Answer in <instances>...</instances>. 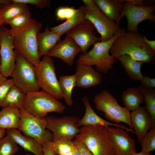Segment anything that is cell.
<instances>
[{"instance_id": "6da1fadb", "label": "cell", "mask_w": 155, "mask_h": 155, "mask_svg": "<svg viewBox=\"0 0 155 155\" xmlns=\"http://www.w3.org/2000/svg\"><path fill=\"white\" fill-rule=\"evenodd\" d=\"M142 36L138 32L126 31L115 40L109 52L115 59L126 55L136 61L152 63L155 60V52L143 41Z\"/></svg>"}, {"instance_id": "7a4b0ae2", "label": "cell", "mask_w": 155, "mask_h": 155, "mask_svg": "<svg viewBox=\"0 0 155 155\" xmlns=\"http://www.w3.org/2000/svg\"><path fill=\"white\" fill-rule=\"evenodd\" d=\"M42 28L41 23L33 19L28 25L19 30L10 29L13 44L16 52L24 57L36 69L40 61L37 37Z\"/></svg>"}, {"instance_id": "3957f363", "label": "cell", "mask_w": 155, "mask_h": 155, "mask_svg": "<svg viewBox=\"0 0 155 155\" xmlns=\"http://www.w3.org/2000/svg\"><path fill=\"white\" fill-rule=\"evenodd\" d=\"M126 31L124 28L110 39L105 41H100L95 43L92 49L79 56L77 63L96 66V71L99 73H107L113 68V65L115 59L109 54V50L115 40L118 36Z\"/></svg>"}, {"instance_id": "277c9868", "label": "cell", "mask_w": 155, "mask_h": 155, "mask_svg": "<svg viewBox=\"0 0 155 155\" xmlns=\"http://www.w3.org/2000/svg\"><path fill=\"white\" fill-rule=\"evenodd\" d=\"M75 138L84 144L93 155H114L107 127L82 126Z\"/></svg>"}, {"instance_id": "5b68a950", "label": "cell", "mask_w": 155, "mask_h": 155, "mask_svg": "<svg viewBox=\"0 0 155 155\" xmlns=\"http://www.w3.org/2000/svg\"><path fill=\"white\" fill-rule=\"evenodd\" d=\"M24 107L28 112L40 119L46 117L49 113H63L66 109L62 102L42 90L26 94Z\"/></svg>"}, {"instance_id": "8992f818", "label": "cell", "mask_w": 155, "mask_h": 155, "mask_svg": "<svg viewBox=\"0 0 155 155\" xmlns=\"http://www.w3.org/2000/svg\"><path fill=\"white\" fill-rule=\"evenodd\" d=\"M93 101L96 109L103 112L108 120L117 124L123 122L130 128H133L131 119V112L125 107L121 106L117 99L108 91L103 90L96 94Z\"/></svg>"}, {"instance_id": "52a82bcc", "label": "cell", "mask_w": 155, "mask_h": 155, "mask_svg": "<svg viewBox=\"0 0 155 155\" xmlns=\"http://www.w3.org/2000/svg\"><path fill=\"white\" fill-rule=\"evenodd\" d=\"M81 6L85 18L93 25L100 35V41H106L113 38L121 28L119 25L109 20L92 0H82Z\"/></svg>"}, {"instance_id": "ba28073f", "label": "cell", "mask_w": 155, "mask_h": 155, "mask_svg": "<svg viewBox=\"0 0 155 155\" xmlns=\"http://www.w3.org/2000/svg\"><path fill=\"white\" fill-rule=\"evenodd\" d=\"M11 76L14 85L26 94L39 90L35 67L24 57L17 53L15 66Z\"/></svg>"}, {"instance_id": "9c48e42d", "label": "cell", "mask_w": 155, "mask_h": 155, "mask_svg": "<svg viewBox=\"0 0 155 155\" xmlns=\"http://www.w3.org/2000/svg\"><path fill=\"white\" fill-rule=\"evenodd\" d=\"M20 125L18 130L25 136L32 138L42 145L51 142L53 139L52 133L46 129V117L38 118L27 111L24 108L20 109Z\"/></svg>"}, {"instance_id": "30bf717a", "label": "cell", "mask_w": 155, "mask_h": 155, "mask_svg": "<svg viewBox=\"0 0 155 155\" xmlns=\"http://www.w3.org/2000/svg\"><path fill=\"white\" fill-rule=\"evenodd\" d=\"M36 70L38 84L42 90L58 100L63 98L55 72L54 61L51 57L43 56Z\"/></svg>"}, {"instance_id": "8fae6325", "label": "cell", "mask_w": 155, "mask_h": 155, "mask_svg": "<svg viewBox=\"0 0 155 155\" xmlns=\"http://www.w3.org/2000/svg\"><path fill=\"white\" fill-rule=\"evenodd\" d=\"M46 128L52 133L53 140H72L79 133L80 128L77 124L80 119L75 116L57 118L46 117Z\"/></svg>"}, {"instance_id": "7c38bea8", "label": "cell", "mask_w": 155, "mask_h": 155, "mask_svg": "<svg viewBox=\"0 0 155 155\" xmlns=\"http://www.w3.org/2000/svg\"><path fill=\"white\" fill-rule=\"evenodd\" d=\"M155 10L154 5L138 6L124 0L120 20L125 16L127 21V31L138 32V26L142 21L148 20L155 22V16L153 14Z\"/></svg>"}, {"instance_id": "4fadbf2b", "label": "cell", "mask_w": 155, "mask_h": 155, "mask_svg": "<svg viewBox=\"0 0 155 155\" xmlns=\"http://www.w3.org/2000/svg\"><path fill=\"white\" fill-rule=\"evenodd\" d=\"M10 29L2 25L0 28L1 73L7 78L11 76L15 68L16 53L13 44Z\"/></svg>"}, {"instance_id": "5bb4252c", "label": "cell", "mask_w": 155, "mask_h": 155, "mask_svg": "<svg viewBox=\"0 0 155 155\" xmlns=\"http://www.w3.org/2000/svg\"><path fill=\"white\" fill-rule=\"evenodd\" d=\"M95 28L88 20L85 19L66 34L74 41L80 48L82 53L87 52L89 48L96 42L100 41V37L94 34Z\"/></svg>"}, {"instance_id": "9a60e30c", "label": "cell", "mask_w": 155, "mask_h": 155, "mask_svg": "<svg viewBox=\"0 0 155 155\" xmlns=\"http://www.w3.org/2000/svg\"><path fill=\"white\" fill-rule=\"evenodd\" d=\"M107 128L114 155H133L136 152L135 141L127 131L119 127Z\"/></svg>"}, {"instance_id": "2e32d148", "label": "cell", "mask_w": 155, "mask_h": 155, "mask_svg": "<svg viewBox=\"0 0 155 155\" xmlns=\"http://www.w3.org/2000/svg\"><path fill=\"white\" fill-rule=\"evenodd\" d=\"M81 52V49L73 39L66 36L64 39L60 40L46 55L60 59L71 66L73 64L76 55Z\"/></svg>"}, {"instance_id": "e0dca14e", "label": "cell", "mask_w": 155, "mask_h": 155, "mask_svg": "<svg viewBox=\"0 0 155 155\" xmlns=\"http://www.w3.org/2000/svg\"><path fill=\"white\" fill-rule=\"evenodd\" d=\"M75 75L76 86L81 88H88L102 82L101 74L91 66L77 63Z\"/></svg>"}, {"instance_id": "ac0fdd59", "label": "cell", "mask_w": 155, "mask_h": 155, "mask_svg": "<svg viewBox=\"0 0 155 155\" xmlns=\"http://www.w3.org/2000/svg\"><path fill=\"white\" fill-rule=\"evenodd\" d=\"M81 99L85 106V111L83 117L80 119L77 124L78 127L87 125H100L106 127L113 126L121 128L127 131L135 133L134 131L132 129L127 128L123 125L113 123L98 115L92 107L89 100L87 96H84Z\"/></svg>"}, {"instance_id": "d6986e66", "label": "cell", "mask_w": 155, "mask_h": 155, "mask_svg": "<svg viewBox=\"0 0 155 155\" xmlns=\"http://www.w3.org/2000/svg\"><path fill=\"white\" fill-rule=\"evenodd\" d=\"M131 119L138 142L142 139L152 127L150 117L145 106L140 107L131 112Z\"/></svg>"}, {"instance_id": "ffe728a7", "label": "cell", "mask_w": 155, "mask_h": 155, "mask_svg": "<svg viewBox=\"0 0 155 155\" xmlns=\"http://www.w3.org/2000/svg\"><path fill=\"white\" fill-rule=\"evenodd\" d=\"M6 133L26 151L35 155H43L42 145L34 139L22 135L16 129H7Z\"/></svg>"}, {"instance_id": "44dd1931", "label": "cell", "mask_w": 155, "mask_h": 155, "mask_svg": "<svg viewBox=\"0 0 155 155\" xmlns=\"http://www.w3.org/2000/svg\"><path fill=\"white\" fill-rule=\"evenodd\" d=\"M62 36L51 30L46 27L42 32H39L37 35V41L40 58L46 55L61 40Z\"/></svg>"}, {"instance_id": "7402d4cb", "label": "cell", "mask_w": 155, "mask_h": 155, "mask_svg": "<svg viewBox=\"0 0 155 155\" xmlns=\"http://www.w3.org/2000/svg\"><path fill=\"white\" fill-rule=\"evenodd\" d=\"M93 1L109 20L119 25L124 0H93Z\"/></svg>"}, {"instance_id": "603a6c76", "label": "cell", "mask_w": 155, "mask_h": 155, "mask_svg": "<svg viewBox=\"0 0 155 155\" xmlns=\"http://www.w3.org/2000/svg\"><path fill=\"white\" fill-rule=\"evenodd\" d=\"M20 122V110L12 107L3 108L0 111V128H19Z\"/></svg>"}, {"instance_id": "cb8c5ba5", "label": "cell", "mask_w": 155, "mask_h": 155, "mask_svg": "<svg viewBox=\"0 0 155 155\" xmlns=\"http://www.w3.org/2000/svg\"><path fill=\"white\" fill-rule=\"evenodd\" d=\"M29 7L25 4L11 1L0 5V13L2 25L7 24L8 22L16 16L28 10Z\"/></svg>"}, {"instance_id": "d4e9b609", "label": "cell", "mask_w": 155, "mask_h": 155, "mask_svg": "<svg viewBox=\"0 0 155 155\" xmlns=\"http://www.w3.org/2000/svg\"><path fill=\"white\" fill-rule=\"evenodd\" d=\"M118 59L131 80L141 81L144 77L141 72V67L144 62L135 60L126 55H121Z\"/></svg>"}, {"instance_id": "484cf974", "label": "cell", "mask_w": 155, "mask_h": 155, "mask_svg": "<svg viewBox=\"0 0 155 155\" xmlns=\"http://www.w3.org/2000/svg\"><path fill=\"white\" fill-rule=\"evenodd\" d=\"M122 98L125 107L130 111L138 109L143 101V94L138 87H133L123 91Z\"/></svg>"}, {"instance_id": "4316f807", "label": "cell", "mask_w": 155, "mask_h": 155, "mask_svg": "<svg viewBox=\"0 0 155 155\" xmlns=\"http://www.w3.org/2000/svg\"><path fill=\"white\" fill-rule=\"evenodd\" d=\"M26 96L21 89L13 85L4 99L2 107H12L19 110L23 108Z\"/></svg>"}, {"instance_id": "83f0119b", "label": "cell", "mask_w": 155, "mask_h": 155, "mask_svg": "<svg viewBox=\"0 0 155 155\" xmlns=\"http://www.w3.org/2000/svg\"><path fill=\"white\" fill-rule=\"evenodd\" d=\"M60 88L66 104L69 106L73 104L72 93L74 87L76 86L75 75L60 76L58 80Z\"/></svg>"}, {"instance_id": "f1b7e54d", "label": "cell", "mask_w": 155, "mask_h": 155, "mask_svg": "<svg viewBox=\"0 0 155 155\" xmlns=\"http://www.w3.org/2000/svg\"><path fill=\"white\" fill-rule=\"evenodd\" d=\"M79 9V11L72 18L58 25L50 28V29L61 36L66 34L85 19L84 13L81 6Z\"/></svg>"}, {"instance_id": "f546056e", "label": "cell", "mask_w": 155, "mask_h": 155, "mask_svg": "<svg viewBox=\"0 0 155 155\" xmlns=\"http://www.w3.org/2000/svg\"><path fill=\"white\" fill-rule=\"evenodd\" d=\"M138 87L143 94V101L146 105L145 106L150 117L151 128H153L155 127V90L146 88L142 86Z\"/></svg>"}, {"instance_id": "4dcf8cb0", "label": "cell", "mask_w": 155, "mask_h": 155, "mask_svg": "<svg viewBox=\"0 0 155 155\" xmlns=\"http://www.w3.org/2000/svg\"><path fill=\"white\" fill-rule=\"evenodd\" d=\"M51 144L56 155H73V143L72 140H52Z\"/></svg>"}, {"instance_id": "1f68e13d", "label": "cell", "mask_w": 155, "mask_h": 155, "mask_svg": "<svg viewBox=\"0 0 155 155\" xmlns=\"http://www.w3.org/2000/svg\"><path fill=\"white\" fill-rule=\"evenodd\" d=\"M32 19L29 10L13 18L8 22L7 24L10 26L11 30H19L26 26Z\"/></svg>"}, {"instance_id": "d6a6232c", "label": "cell", "mask_w": 155, "mask_h": 155, "mask_svg": "<svg viewBox=\"0 0 155 155\" xmlns=\"http://www.w3.org/2000/svg\"><path fill=\"white\" fill-rule=\"evenodd\" d=\"M18 151L17 144L8 135L0 139V155H14Z\"/></svg>"}, {"instance_id": "836d02e7", "label": "cell", "mask_w": 155, "mask_h": 155, "mask_svg": "<svg viewBox=\"0 0 155 155\" xmlns=\"http://www.w3.org/2000/svg\"><path fill=\"white\" fill-rule=\"evenodd\" d=\"M140 143L142 151L150 152L155 150V127L149 130Z\"/></svg>"}, {"instance_id": "e575fe53", "label": "cell", "mask_w": 155, "mask_h": 155, "mask_svg": "<svg viewBox=\"0 0 155 155\" xmlns=\"http://www.w3.org/2000/svg\"><path fill=\"white\" fill-rule=\"evenodd\" d=\"M79 10V8L76 9L73 7H59L55 11L56 20L58 21L69 20L74 16Z\"/></svg>"}, {"instance_id": "d590c367", "label": "cell", "mask_w": 155, "mask_h": 155, "mask_svg": "<svg viewBox=\"0 0 155 155\" xmlns=\"http://www.w3.org/2000/svg\"><path fill=\"white\" fill-rule=\"evenodd\" d=\"M12 1L15 2L33 5L39 9L50 7L51 4V1L49 0H12Z\"/></svg>"}, {"instance_id": "8d00e7d4", "label": "cell", "mask_w": 155, "mask_h": 155, "mask_svg": "<svg viewBox=\"0 0 155 155\" xmlns=\"http://www.w3.org/2000/svg\"><path fill=\"white\" fill-rule=\"evenodd\" d=\"M14 85L12 79H7L0 84V106L11 88Z\"/></svg>"}, {"instance_id": "74e56055", "label": "cell", "mask_w": 155, "mask_h": 155, "mask_svg": "<svg viewBox=\"0 0 155 155\" xmlns=\"http://www.w3.org/2000/svg\"><path fill=\"white\" fill-rule=\"evenodd\" d=\"M79 151L81 155H93L83 143L75 139L72 141Z\"/></svg>"}, {"instance_id": "f35d334b", "label": "cell", "mask_w": 155, "mask_h": 155, "mask_svg": "<svg viewBox=\"0 0 155 155\" xmlns=\"http://www.w3.org/2000/svg\"><path fill=\"white\" fill-rule=\"evenodd\" d=\"M142 86L148 89H153L155 87V78H150L149 76L146 75L144 76L140 81Z\"/></svg>"}, {"instance_id": "ab89813d", "label": "cell", "mask_w": 155, "mask_h": 155, "mask_svg": "<svg viewBox=\"0 0 155 155\" xmlns=\"http://www.w3.org/2000/svg\"><path fill=\"white\" fill-rule=\"evenodd\" d=\"M51 141L45 143L42 145L43 155H56L52 147Z\"/></svg>"}, {"instance_id": "60d3db41", "label": "cell", "mask_w": 155, "mask_h": 155, "mask_svg": "<svg viewBox=\"0 0 155 155\" xmlns=\"http://www.w3.org/2000/svg\"><path fill=\"white\" fill-rule=\"evenodd\" d=\"M142 40L153 51L155 52V40H149L147 39L144 34L143 36Z\"/></svg>"}, {"instance_id": "b9f144b4", "label": "cell", "mask_w": 155, "mask_h": 155, "mask_svg": "<svg viewBox=\"0 0 155 155\" xmlns=\"http://www.w3.org/2000/svg\"><path fill=\"white\" fill-rule=\"evenodd\" d=\"M73 155H81L78 149L74 144L73 148Z\"/></svg>"}, {"instance_id": "7bdbcfd3", "label": "cell", "mask_w": 155, "mask_h": 155, "mask_svg": "<svg viewBox=\"0 0 155 155\" xmlns=\"http://www.w3.org/2000/svg\"><path fill=\"white\" fill-rule=\"evenodd\" d=\"M6 133V129L0 128V139L4 137Z\"/></svg>"}, {"instance_id": "ee69618b", "label": "cell", "mask_w": 155, "mask_h": 155, "mask_svg": "<svg viewBox=\"0 0 155 155\" xmlns=\"http://www.w3.org/2000/svg\"><path fill=\"white\" fill-rule=\"evenodd\" d=\"M133 155H151L150 152H148L142 151L139 153H135Z\"/></svg>"}, {"instance_id": "f6af8a7d", "label": "cell", "mask_w": 155, "mask_h": 155, "mask_svg": "<svg viewBox=\"0 0 155 155\" xmlns=\"http://www.w3.org/2000/svg\"><path fill=\"white\" fill-rule=\"evenodd\" d=\"M7 78L0 73V84L7 80Z\"/></svg>"}, {"instance_id": "bcb514c9", "label": "cell", "mask_w": 155, "mask_h": 155, "mask_svg": "<svg viewBox=\"0 0 155 155\" xmlns=\"http://www.w3.org/2000/svg\"><path fill=\"white\" fill-rule=\"evenodd\" d=\"M12 0H0V5L6 4L9 3Z\"/></svg>"}, {"instance_id": "7dc6e473", "label": "cell", "mask_w": 155, "mask_h": 155, "mask_svg": "<svg viewBox=\"0 0 155 155\" xmlns=\"http://www.w3.org/2000/svg\"><path fill=\"white\" fill-rule=\"evenodd\" d=\"M0 25H1V26L2 25V22H1L0 13Z\"/></svg>"}, {"instance_id": "c3c4849f", "label": "cell", "mask_w": 155, "mask_h": 155, "mask_svg": "<svg viewBox=\"0 0 155 155\" xmlns=\"http://www.w3.org/2000/svg\"><path fill=\"white\" fill-rule=\"evenodd\" d=\"M26 155H30L29 154H27Z\"/></svg>"}, {"instance_id": "681fc988", "label": "cell", "mask_w": 155, "mask_h": 155, "mask_svg": "<svg viewBox=\"0 0 155 155\" xmlns=\"http://www.w3.org/2000/svg\"><path fill=\"white\" fill-rule=\"evenodd\" d=\"M1 64V59H0V65Z\"/></svg>"}, {"instance_id": "f907efd6", "label": "cell", "mask_w": 155, "mask_h": 155, "mask_svg": "<svg viewBox=\"0 0 155 155\" xmlns=\"http://www.w3.org/2000/svg\"><path fill=\"white\" fill-rule=\"evenodd\" d=\"M1 26V25H0V27Z\"/></svg>"}, {"instance_id": "816d5d0a", "label": "cell", "mask_w": 155, "mask_h": 155, "mask_svg": "<svg viewBox=\"0 0 155 155\" xmlns=\"http://www.w3.org/2000/svg\"><path fill=\"white\" fill-rule=\"evenodd\" d=\"M0 73H1V72H0Z\"/></svg>"}]
</instances>
